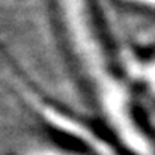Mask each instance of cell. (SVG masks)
Listing matches in <instances>:
<instances>
[{
  "mask_svg": "<svg viewBox=\"0 0 155 155\" xmlns=\"http://www.w3.org/2000/svg\"><path fill=\"white\" fill-rule=\"evenodd\" d=\"M136 2H140V3H146V5L155 6V0H136Z\"/></svg>",
  "mask_w": 155,
  "mask_h": 155,
  "instance_id": "cell-1",
  "label": "cell"
}]
</instances>
